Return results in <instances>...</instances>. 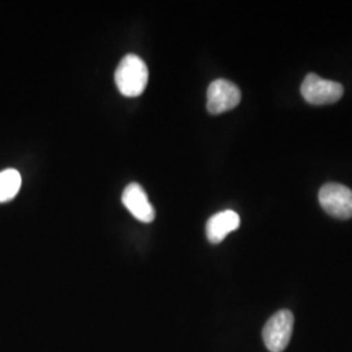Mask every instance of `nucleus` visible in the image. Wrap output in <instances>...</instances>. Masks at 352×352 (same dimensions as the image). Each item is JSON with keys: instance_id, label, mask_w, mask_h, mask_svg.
Masks as SVG:
<instances>
[{"instance_id": "2", "label": "nucleus", "mask_w": 352, "mask_h": 352, "mask_svg": "<svg viewBox=\"0 0 352 352\" xmlns=\"http://www.w3.org/2000/svg\"><path fill=\"white\" fill-rule=\"evenodd\" d=\"M294 330V315L287 309H280L272 316L263 329V340L270 352H283L289 346Z\"/></svg>"}, {"instance_id": "5", "label": "nucleus", "mask_w": 352, "mask_h": 352, "mask_svg": "<svg viewBox=\"0 0 352 352\" xmlns=\"http://www.w3.org/2000/svg\"><path fill=\"white\" fill-rule=\"evenodd\" d=\"M241 101L240 89L231 81L218 78L208 88V111L213 115L226 113L235 109Z\"/></svg>"}, {"instance_id": "8", "label": "nucleus", "mask_w": 352, "mask_h": 352, "mask_svg": "<svg viewBox=\"0 0 352 352\" xmlns=\"http://www.w3.org/2000/svg\"><path fill=\"white\" fill-rule=\"evenodd\" d=\"M21 187V175L19 171L8 168L0 173V202L10 201Z\"/></svg>"}, {"instance_id": "4", "label": "nucleus", "mask_w": 352, "mask_h": 352, "mask_svg": "<svg viewBox=\"0 0 352 352\" xmlns=\"http://www.w3.org/2000/svg\"><path fill=\"white\" fill-rule=\"evenodd\" d=\"M318 201L329 215L338 219L352 218V190L338 183H327L320 189Z\"/></svg>"}, {"instance_id": "3", "label": "nucleus", "mask_w": 352, "mask_h": 352, "mask_svg": "<svg viewBox=\"0 0 352 352\" xmlns=\"http://www.w3.org/2000/svg\"><path fill=\"white\" fill-rule=\"evenodd\" d=\"M300 90L304 100L316 106L336 103L340 101L344 93V89L340 82L329 81L315 74L305 76Z\"/></svg>"}, {"instance_id": "1", "label": "nucleus", "mask_w": 352, "mask_h": 352, "mask_svg": "<svg viewBox=\"0 0 352 352\" xmlns=\"http://www.w3.org/2000/svg\"><path fill=\"white\" fill-rule=\"evenodd\" d=\"M149 69L146 63L133 54L126 55L115 71V84L124 97H139L148 85Z\"/></svg>"}, {"instance_id": "7", "label": "nucleus", "mask_w": 352, "mask_h": 352, "mask_svg": "<svg viewBox=\"0 0 352 352\" xmlns=\"http://www.w3.org/2000/svg\"><path fill=\"white\" fill-rule=\"evenodd\" d=\"M240 226L239 214L234 210H225L214 214L206 223V238L212 244H219L227 235Z\"/></svg>"}, {"instance_id": "6", "label": "nucleus", "mask_w": 352, "mask_h": 352, "mask_svg": "<svg viewBox=\"0 0 352 352\" xmlns=\"http://www.w3.org/2000/svg\"><path fill=\"white\" fill-rule=\"evenodd\" d=\"M122 201L129 213L144 223H151L155 218V210L148 199L146 192L138 183L126 186L122 195Z\"/></svg>"}]
</instances>
